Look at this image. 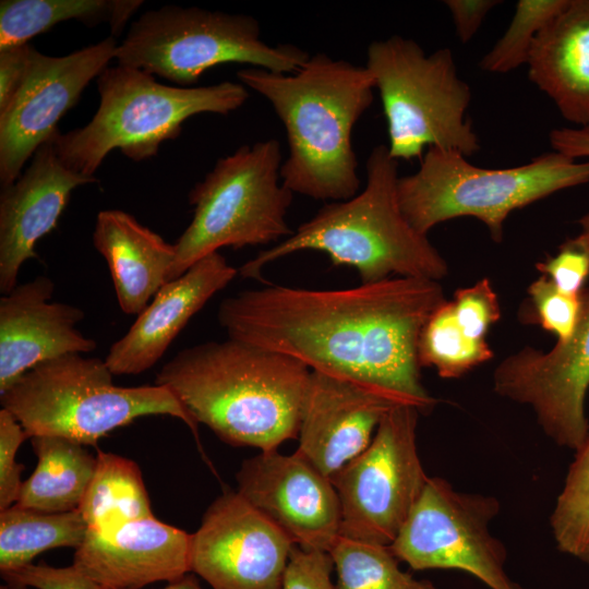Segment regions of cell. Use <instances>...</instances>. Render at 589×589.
Wrapping results in <instances>:
<instances>
[{
	"label": "cell",
	"mask_w": 589,
	"mask_h": 589,
	"mask_svg": "<svg viewBox=\"0 0 589 589\" xmlns=\"http://www.w3.org/2000/svg\"><path fill=\"white\" fill-rule=\"evenodd\" d=\"M446 301L440 281L392 277L348 289L274 285L221 301L229 338L297 359L429 413L436 399L422 383L418 341Z\"/></svg>",
	"instance_id": "obj_1"
},
{
	"label": "cell",
	"mask_w": 589,
	"mask_h": 589,
	"mask_svg": "<svg viewBox=\"0 0 589 589\" xmlns=\"http://www.w3.org/2000/svg\"><path fill=\"white\" fill-rule=\"evenodd\" d=\"M311 372L294 358L228 337L182 349L155 384L223 442L274 452L298 437Z\"/></svg>",
	"instance_id": "obj_2"
},
{
	"label": "cell",
	"mask_w": 589,
	"mask_h": 589,
	"mask_svg": "<svg viewBox=\"0 0 589 589\" xmlns=\"http://www.w3.org/2000/svg\"><path fill=\"white\" fill-rule=\"evenodd\" d=\"M237 76L272 105L284 124L289 154L280 176L293 194L330 202L358 194L351 137L375 89L365 65L318 52L292 73L249 67Z\"/></svg>",
	"instance_id": "obj_3"
},
{
	"label": "cell",
	"mask_w": 589,
	"mask_h": 589,
	"mask_svg": "<svg viewBox=\"0 0 589 589\" xmlns=\"http://www.w3.org/2000/svg\"><path fill=\"white\" fill-rule=\"evenodd\" d=\"M398 160L387 145L366 160L365 188L353 197L329 202L288 238L245 262L238 274L260 278L272 262L299 251L327 254L334 266L354 268L362 284L392 277L440 281L448 265L426 235L406 219L398 201Z\"/></svg>",
	"instance_id": "obj_4"
},
{
	"label": "cell",
	"mask_w": 589,
	"mask_h": 589,
	"mask_svg": "<svg viewBox=\"0 0 589 589\" xmlns=\"http://www.w3.org/2000/svg\"><path fill=\"white\" fill-rule=\"evenodd\" d=\"M97 88L99 106L91 121L67 133L58 131L51 139L62 161L91 178L115 148L134 161L153 157L163 142L180 135L189 118L228 115L249 98L240 82L181 87L161 84L143 70L120 64L101 72Z\"/></svg>",
	"instance_id": "obj_5"
},
{
	"label": "cell",
	"mask_w": 589,
	"mask_h": 589,
	"mask_svg": "<svg viewBox=\"0 0 589 589\" xmlns=\"http://www.w3.org/2000/svg\"><path fill=\"white\" fill-rule=\"evenodd\" d=\"M105 360L70 353L37 364L0 393L1 407L20 422L27 438L61 436L83 445L146 416L183 421L199 442L197 424L164 385L113 384Z\"/></svg>",
	"instance_id": "obj_6"
},
{
	"label": "cell",
	"mask_w": 589,
	"mask_h": 589,
	"mask_svg": "<svg viewBox=\"0 0 589 589\" xmlns=\"http://www.w3.org/2000/svg\"><path fill=\"white\" fill-rule=\"evenodd\" d=\"M589 182V160L555 151L504 169L470 164L462 154L428 148L417 172L398 178L400 208L409 224L426 235L441 223L474 217L494 242L504 236L508 215L564 189Z\"/></svg>",
	"instance_id": "obj_7"
},
{
	"label": "cell",
	"mask_w": 589,
	"mask_h": 589,
	"mask_svg": "<svg viewBox=\"0 0 589 589\" xmlns=\"http://www.w3.org/2000/svg\"><path fill=\"white\" fill-rule=\"evenodd\" d=\"M365 68L382 100L394 159L421 157L425 147L466 157L480 149L466 118L471 89L458 77L450 49L426 55L414 40L395 35L369 45Z\"/></svg>",
	"instance_id": "obj_8"
},
{
	"label": "cell",
	"mask_w": 589,
	"mask_h": 589,
	"mask_svg": "<svg viewBox=\"0 0 589 589\" xmlns=\"http://www.w3.org/2000/svg\"><path fill=\"white\" fill-rule=\"evenodd\" d=\"M281 165L274 139L217 160L189 194L193 218L173 243L169 280L221 248L278 243L293 233L286 219L293 193L283 183Z\"/></svg>",
	"instance_id": "obj_9"
},
{
	"label": "cell",
	"mask_w": 589,
	"mask_h": 589,
	"mask_svg": "<svg viewBox=\"0 0 589 589\" xmlns=\"http://www.w3.org/2000/svg\"><path fill=\"white\" fill-rule=\"evenodd\" d=\"M309 57L294 45H267L253 16L178 5L141 14L115 55L120 65L156 74L181 87H192L206 70L224 63L292 73Z\"/></svg>",
	"instance_id": "obj_10"
},
{
	"label": "cell",
	"mask_w": 589,
	"mask_h": 589,
	"mask_svg": "<svg viewBox=\"0 0 589 589\" xmlns=\"http://www.w3.org/2000/svg\"><path fill=\"white\" fill-rule=\"evenodd\" d=\"M421 412L393 407L369 446L333 478L341 508V537L389 546L429 479L418 452Z\"/></svg>",
	"instance_id": "obj_11"
},
{
	"label": "cell",
	"mask_w": 589,
	"mask_h": 589,
	"mask_svg": "<svg viewBox=\"0 0 589 589\" xmlns=\"http://www.w3.org/2000/svg\"><path fill=\"white\" fill-rule=\"evenodd\" d=\"M500 510L494 495L461 492L429 477L389 549L416 570L457 569L490 589H527L509 578L506 548L491 532Z\"/></svg>",
	"instance_id": "obj_12"
},
{
	"label": "cell",
	"mask_w": 589,
	"mask_h": 589,
	"mask_svg": "<svg viewBox=\"0 0 589 589\" xmlns=\"http://www.w3.org/2000/svg\"><path fill=\"white\" fill-rule=\"evenodd\" d=\"M492 386L500 397L529 407L555 445L575 452L589 429V289L581 291L574 333L549 351L525 346L507 356L494 369Z\"/></svg>",
	"instance_id": "obj_13"
},
{
	"label": "cell",
	"mask_w": 589,
	"mask_h": 589,
	"mask_svg": "<svg viewBox=\"0 0 589 589\" xmlns=\"http://www.w3.org/2000/svg\"><path fill=\"white\" fill-rule=\"evenodd\" d=\"M113 37L61 57L34 50L24 81L0 110V182L12 184L28 158L58 132L57 124L88 83L115 59Z\"/></svg>",
	"instance_id": "obj_14"
},
{
	"label": "cell",
	"mask_w": 589,
	"mask_h": 589,
	"mask_svg": "<svg viewBox=\"0 0 589 589\" xmlns=\"http://www.w3.org/2000/svg\"><path fill=\"white\" fill-rule=\"evenodd\" d=\"M293 545L237 491H225L191 534L190 572L212 589H281Z\"/></svg>",
	"instance_id": "obj_15"
},
{
	"label": "cell",
	"mask_w": 589,
	"mask_h": 589,
	"mask_svg": "<svg viewBox=\"0 0 589 589\" xmlns=\"http://www.w3.org/2000/svg\"><path fill=\"white\" fill-rule=\"evenodd\" d=\"M237 492L294 545L330 552L341 537V508L332 480L294 452H261L236 474Z\"/></svg>",
	"instance_id": "obj_16"
},
{
	"label": "cell",
	"mask_w": 589,
	"mask_h": 589,
	"mask_svg": "<svg viewBox=\"0 0 589 589\" xmlns=\"http://www.w3.org/2000/svg\"><path fill=\"white\" fill-rule=\"evenodd\" d=\"M397 405L402 404L348 380L312 371L296 452L332 480L369 446L383 417Z\"/></svg>",
	"instance_id": "obj_17"
},
{
	"label": "cell",
	"mask_w": 589,
	"mask_h": 589,
	"mask_svg": "<svg viewBox=\"0 0 589 589\" xmlns=\"http://www.w3.org/2000/svg\"><path fill=\"white\" fill-rule=\"evenodd\" d=\"M97 181L71 170L52 141L43 144L31 165L0 194V291L17 286L22 265L37 259L35 245L56 228L71 192Z\"/></svg>",
	"instance_id": "obj_18"
},
{
	"label": "cell",
	"mask_w": 589,
	"mask_h": 589,
	"mask_svg": "<svg viewBox=\"0 0 589 589\" xmlns=\"http://www.w3.org/2000/svg\"><path fill=\"white\" fill-rule=\"evenodd\" d=\"M53 281L40 275L0 298V393L37 364L97 347L77 329L84 311L52 302Z\"/></svg>",
	"instance_id": "obj_19"
},
{
	"label": "cell",
	"mask_w": 589,
	"mask_h": 589,
	"mask_svg": "<svg viewBox=\"0 0 589 589\" xmlns=\"http://www.w3.org/2000/svg\"><path fill=\"white\" fill-rule=\"evenodd\" d=\"M191 534L155 516L116 528L87 529L73 565L104 589H141L190 573Z\"/></svg>",
	"instance_id": "obj_20"
},
{
	"label": "cell",
	"mask_w": 589,
	"mask_h": 589,
	"mask_svg": "<svg viewBox=\"0 0 589 589\" xmlns=\"http://www.w3.org/2000/svg\"><path fill=\"white\" fill-rule=\"evenodd\" d=\"M219 252L208 254L167 281L129 330L113 342L105 362L113 375H134L154 366L189 321L237 276Z\"/></svg>",
	"instance_id": "obj_21"
},
{
	"label": "cell",
	"mask_w": 589,
	"mask_h": 589,
	"mask_svg": "<svg viewBox=\"0 0 589 589\" xmlns=\"http://www.w3.org/2000/svg\"><path fill=\"white\" fill-rule=\"evenodd\" d=\"M527 65L565 120L589 127V0H568L536 38Z\"/></svg>",
	"instance_id": "obj_22"
},
{
	"label": "cell",
	"mask_w": 589,
	"mask_h": 589,
	"mask_svg": "<svg viewBox=\"0 0 589 589\" xmlns=\"http://www.w3.org/2000/svg\"><path fill=\"white\" fill-rule=\"evenodd\" d=\"M92 239L107 263L120 309L140 314L169 280L173 244L120 209L98 213Z\"/></svg>",
	"instance_id": "obj_23"
},
{
	"label": "cell",
	"mask_w": 589,
	"mask_h": 589,
	"mask_svg": "<svg viewBox=\"0 0 589 589\" xmlns=\"http://www.w3.org/2000/svg\"><path fill=\"white\" fill-rule=\"evenodd\" d=\"M37 466L23 481L16 505L46 513L79 509L93 479L97 456L75 441L50 435L31 437Z\"/></svg>",
	"instance_id": "obj_24"
},
{
	"label": "cell",
	"mask_w": 589,
	"mask_h": 589,
	"mask_svg": "<svg viewBox=\"0 0 589 589\" xmlns=\"http://www.w3.org/2000/svg\"><path fill=\"white\" fill-rule=\"evenodd\" d=\"M142 4L140 0H2L0 48L27 44L71 20L88 26L107 22L112 34L119 35Z\"/></svg>",
	"instance_id": "obj_25"
},
{
	"label": "cell",
	"mask_w": 589,
	"mask_h": 589,
	"mask_svg": "<svg viewBox=\"0 0 589 589\" xmlns=\"http://www.w3.org/2000/svg\"><path fill=\"white\" fill-rule=\"evenodd\" d=\"M93 479L79 507L88 530L104 531L128 521L153 517L137 464L99 450Z\"/></svg>",
	"instance_id": "obj_26"
},
{
	"label": "cell",
	"mask_w": 589,
	"mask_h": 589,
	"mask_svg": "<svg viewBox=\"0 0 589 589\" xmlns=\"http://www.w3.org/2000/svg\"><path fill=\"white\" fill-rule=\"evenodd\" d=\"M87 529L80 509L46 513L13 504L0 510L1 574L31 564L48 550L77 549Z\"/></svg>",
	"instance_id": "obj_27"
},
{
	"label": "cell",
	"mask_w": 589,
	"mask_h": 589,
	"mask_svg": "<svg viewBox=\"0 0 589 589\" xmlns=\"http://www.w3.org/2000/svg\"><path fill=\"white\" fill-rule=\"evenodd\" d=\"M493 357L485 339H473L462 332L448 300L431 314L418 341L421 368H434L442 378H459Z\"/></svg>",
	"instance_id": "obj_28"
},
{
	"label": "cell",
	"mask_w": 589,
	"mask_h": 589,
	"mask_svg": "<svg viewBox=\"0 0 589 589\" xmlns=\"http://www.w3.org/2000/svg\"><path fill=\"white\" fill-rule=\"evenodd\" d=\"M336 589H440L404 572L389 546L340 537L329 552Z\"/></svg>",
	"instance_id": "obj_29"
},
{
	"label": "cell",
	"mask_w": 589,
	"mask_h": 589,
	"mask_svg": "<svg viewBox=\"0 0 589 589\" xmlns=\"http://www.w3.org/2000/svg\"><path fill=\"white\" fill-rule=\"evenodd\" d=\"M550 528L557 550L577 558L589 538V429L556 496Z\"/></svg>",
	"instance_id": "obj_30"
},
{
	"label": "cell",
	"mask_w": 589,
	"mask_h": 589,
	"mask_svg": "<svg viewBox=\"0 0 589 589\" xmlns=\"http://www.w3.org/2000/svg\"><path fill=\"white\" fill-rule=\"evenodd\" d=\"M567 3L568 0H519L509 26L482 58L480 68L507 73L527 64L536 38Z\"/></svg>",
	"instance_id": "obj_31"
},
{
	"label": "cell",
	"mask_w": 589,
	"mask_h": 589,
	"mask_svg": "<svg viewBox=\"0 0 589 589\" xmlns=\"http://www.w3.org/2000/svg\"><path fill=\"white\" fill-rule=\"evenodd\" d=\"M530 321L553 334L557 340L568 338L575 330L581 310V292L566 293L541 275L528 287Z\"/></svg>",
	"instance_id": "obj_32"
},
{
	"label": "cell",
	"mask_w": 589,
	"mask_h": 589,
	"mask_svg": "<svg viewBox=\"0 0 589 589\" xmlns=\"http://www.w3.org/2000/svg\"><path fill=\"white\" fill-rule=\"evenodd\" d=\"M450 303L462 332L473 339H485L490 327L501 318L498 297L488 277L457 289Z\"/></svg>",
	"instance_id": "obj_33"
},
{
	"label": "cell",
	"mask_w": 589,
	"mask_h": 589,
	"mask_svg": "<svg viewBox=\"0 0 589 589\" xmlns=\"http://www.w3.org/2000/svg\"><path fill=\"white\" fill-rule=\"evenodd\" d=\"M27 435L8 410H0V510L16 503L23 481L24 466L16 462V453Z\"/></svg>",
	"instance_id": "obj_34"
},
{
	"label": "cell",
	"mask_w": 589,
	"mask_h": 589,
	"mask_svg": "<svg viewBox=\"0 0 589 589\" xmlns=\"http://www.w3.org/2000/svg\"><path fill=\"white\" fill-rule=\"evenodd\" d=\"M11 589H104L73 564L55 567L45 563L28 564L1 574Z\"/></svg>",
	"instance_id": "obj_35"
},
{
	"label": "cell",
	"mask_w": 589,
	"mask_h": 589,
	"mask_svg": "<svg viewBox=\"0 0 589 589\" xmlns=\"http://www.w3.org/2000/svg\"><path fill=\"white\" fill-rule=\"evenodd\" d=\"M334 562L328 552L306 551L293 545L281 589H336L332 581Z\"/></svg>",
	"instance_id": "obj_36"
},
{
	"label": "cell",
	"mask_w": 589,
	"mask_h": 589,
	"mask_svg": "<svg viewBox=\"0 0 589 589\" xmlns=\"http://www.w3.org/2000/svg\"><path fill=\"white\" fill-rule=\"evenodd\" d=\"M536 268L566 293H580L589 276V254L568 239L554 256L537 263Z\"/></svg>",
	"instance_id": "obj_37"
},
{
	"label": "cell",
	"mask_w": 589,
	"mask_h": 589,
	"mask_svg": "<svg viewBox=\"0 0 589 589\" xmlns=\"http://www.w3.org/2000/svg\"><path fill=\"white\" fill-rule=\"evenodd\" d=\"M549 137L553 151L557 153L573 159L589 157V127L555 129ZM578 225L579 233L569 240L589 254V213L578 219Z\"/></svg>",
	"instance_id": "obj_38"
},
{
	"label": "cell",
	"mask_w": 589,
	"mask_h": 589,
	"mask_svg": "<svg viewBox=\"0 0 589 589\" xmlns=\"http://www.w3.org/2000/svg\"><path fill=\"white\" fill-rule=\"evenodd\" d=\"M34 50L29 43L0 48V110L24 81Z\"/></svg>",
	"instance_id": "obj_39"
},
{
	"label": "cell",
	"mask_w": 589,
	"mask_h": 589,
	"mask_svg": "<svg viewBox=\"0 0 589 589\" xmlns=\"http://www.w3.org/2000/svg\"><path fill=\"white\" fill-rule=\"evenodd\" d=\"M502 1L497 0H446L459 40L472 39L486 14Z\"/></svg>",
	"instance_id": "obj_40"
},
{
	"label": "cell",
	"mask_w": 589,
	"mask_h": 589,
	"mask_svg": "<svg viewBox=\"0 0 589 589\" xmlns=\"http://www.w3.org/2000/svg\"><path fill=\"white\" fill-rule=\"evenodd\" d=\"M161 589H202L197 578L193 573H187L177 580L168 582V585Z\"/></svg>",
	"instance_id": "obj_41"
},
{
	"label": "cell",
	"mask_w": 589,
	"mask_h": 589,
	"mask_svg": "<svg viewBox=\"0 0 589 589\" xmlns=\"http://www.w3.org/2000/svg\"><path fill=\"white\" fill-rule=\"evenodd\" d=\"M577 558L580 560L589 568V538Z\"/></svg>",
	"instance_id": "obj_42"
},
{
	"label": "cell",
	"mask_w": 589,
	"mask_h": 589,
	"mask_svg": "<svg viewBox=\"0 0 589 589\" xmlns=\"http://www.w3.org/2000/svg\"><path fill=\"white\" fill-rule=\"evenodd\" d=\"M0 589H11L9 586H1Z\"/></svg>",
	"instance_id": "obj_43"
}]
</instances>
